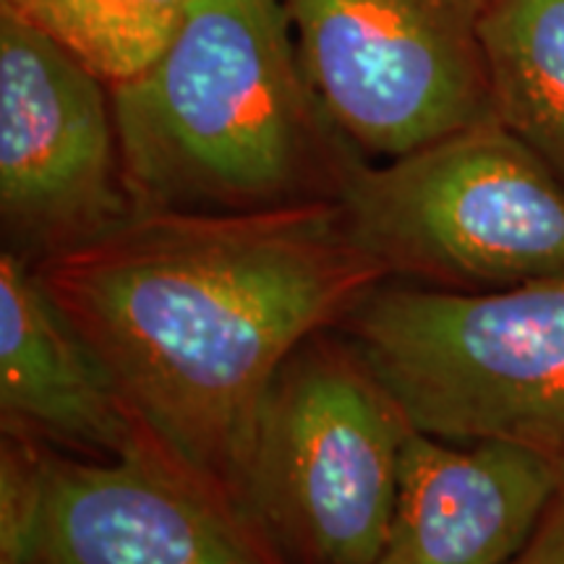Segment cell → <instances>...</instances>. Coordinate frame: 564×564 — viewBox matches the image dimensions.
Here are the masks:
<instances>
[{
  "label": "cell",
  "mask_w": 564,
  "mask_h": 564,
  "mask_svg": "<svg viewBox=\"0 0 564 564\" xmlns=\"http://www.w3.org/2000/svg\"><path fill=\"white\" fill-rule=\"evenodd\" d=\"M137 215L110 84L58 42L0 13V241L37 267Z\"/></svg>",
  "instance_id": "ba28073f"
},
{
  "label": "cell",
  "mask_w": 564,
  "mask_h": 564,
  "mask_svg": "<svg viewBox=\"0 0 564 564\" xmlns=\"http://www.w3.org/2000/svg\"><path fill=\"white\" fill-rule=\"evenodd\" d=\"M110 97L137 215L337 202L366 158L316 95L282 0H196Z\"/></svg>",
  "instance_id": "7a4b0ae2"
},
{
  "label": "cell",
  "mask_w": 564,
  "mask_h": 564,
  "mask_svg": "<svg viewBox=\"0 0 564 564\" xmlns=\"http://www.w3.org/2000/svg\"><path fill=\"white\" fill-rule=\"evenodd\" d=\"M484 53L497 121L564 183V0H494Z\"/></svg>",
  "instance_id": "8fae6325"
},
{
  "label": "cell",
  "mask_w": 564,
  "mask_h": 564,
  "mask_svg": "<svg viewBox=\"0 0 564 564\" xmlns=\"http://www.w3.org/2000/svg\"><path fill=\"white\" fill-rule=\"evenodd\" d=\"M337 329L415 432L564 463V280L489 293L387 280Z\"/></svg>",
  "instance_id": "3957f363"
},
{
  "label": "cell",
  "mask_w": 564,
  "mask_h": 564,
  "mask_svg": "<svg viewBox=\"0 0 564 564\" xmlns=\"http://www.w3.org/2000/svg\"><path fill=\"white\" fill-rule=\"evenodd\" d=\"M0 432L89 460L150 440L34 267L9 251H0Z\"/></svg>",
  "instance_id": "30bf717a"
},
{
  "label": "cell",
  "mask_w": 564,
  "mask_h": 564,
  "mask_svg": "<svg viewBox=\"0 0 564 564\" xmlns=\"http://www.w3.org/2000/svg\"><path fill=\"white\" fill-rule=\"evenodd\" d=\"M34 272L141 432L243 520L259 413L282 364L390 280L337 202L139 212Z\"/></svg>",
  "instance_id": "6da1fadb"
},
{
  "label": "cell",
  "mask_w": 564,
  "mask_h": 564,
  "mask_svg": "<svg viewBox=\"0 0 564 564\" xmlns=\"http://www.w3.org/2000/svg\"><path fill=\"white\" fill-rule=\"evenodd\" d=\"M196 0H0L11 13L76 55L110 87L141 74Z\"/></svg>",
  "instance_id": "7c38bea8"
},
{
  "label": "cell",
  "mask_w": 564,
  "mask_h": 564,
  "mask_svg": "<svg viewBox=\"0 0 564 564\" xmlns=\"http://www.w3.org/2000/svg\"><path fill=\"white\" fill-rule=\"evenodd\" d=\"M564 489V463L510 442L413 432L377 564H510Z\"/></svg>",
  "instance_id": "9c48e42d"
},
{
  "label": "cell",
  "mask_w": 564,
  "mask_h": 564,
  "mask_svg": "<svg viewBox=\"0 0 564 564\" xmlns=\"http://www.w3.org/2000/svg\"><path fill=\"white\" fill-rule=\"evenodd\" d=\"M324 108L366 158H400L494 116V0H282Z\"/></svg>",
  "instance_id": "52a82bcc"
},
{
  "label": "cell",
  "mask_w": 564,
  "mask_h": 564,
  "mask_svg": "<svg viewBox=\"0 0 564 564\" xmlns=\"http://www.w3.org/2000/svg\"><path fill=\"white\" fill-rule=\"evenodd\" d=\"M413 432L340 329L312 335L259 413L246 520L280 564H377Z\"/></svg>",
  "instance_id": "5b68a950"
},
{
  "label": "cell",
  "mask_w": 564,
  "mask_h": 564,
  "mask_svg": "<svg viewBox=\"0 0 564 564\" xmlns=\"http://www.w3.org/2000/svg\"><path fill=\"white\" fill-rule=\"evenodd\" d=\"M337 204L390 280L453 293L564 280V183L497 118L384 165L364 158Z\"/></svg>",
  "instance_id": "277c9868"
},
{
  "label": "cell",
  "mask_w": 564,
  "mask_h": 564,
  "mask_svg": "<svg viewBox=\"0 0 564 564\" xmlns=\"http://www.w3.org/2000/svg\"><path fill=\"white\" fill-rule=\"evenodd\" d=\"M510 564H564V489L546 510L523 552Z\"/></svg>",
  "instance_id": "4fadbf2b"
},
{
  "label": "cell",
  "mask_w": 564,
  "mask_h": 564,
  "mask_svg": "<svg viewBox=\"0 0 564 564\" xmlns=\"http://www.w3.org/2000/svg\"><path fill=\"white\" fill-rule=\"evenodd\" d=\"M0 564H280L152 440L89 460L3 436Z\"/></svg>",
  "instance_id": "8992f818"
}]
</instances>
